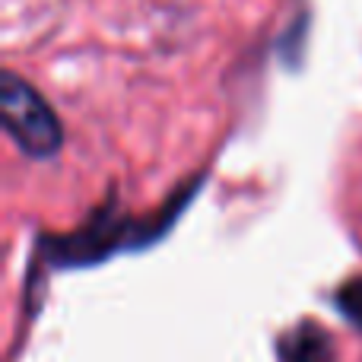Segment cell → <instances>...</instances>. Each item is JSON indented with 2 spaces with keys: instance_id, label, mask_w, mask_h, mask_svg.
Returning a JSON list of instances; mask_svg holds the SVG:
<instances>
[{
  "instance_id": "cell-1",
  "label": "cell",
  "mask_w": 362,
  "mask_h": 362,
  "mask_svg": "<svg viewBox=\"0 0 362 362\" xmlns=\"http://www.w3.org/2000/svg\"><path fill=\"white\" fill-rule=\"evenodd\" d=\"M204 187V175H197L191 185L172 194V200L156 210L153 216H131L118 206V200L102 204L80 229L67 235H42L35 242V264H45L48 270H83L108 261L118 251H144L169 235L175 219L187 210L194 194Z\"/></svg>"
},
{
  "instance_id": "cell-2",
  "label": "cell",
  "mask_w": 362,
  "mask_h": 362,
  "mask_svg": "<svg viewBox=\"0 0 362 362\" xmlns=\"http://www.w3.org/2000/svg\"><path fill=\"white\" fill-rule=\"evenodd\" d=\"M0 118L6 137L23 156L48 163L64 150V124L57 112L29 80L13 70H6L0 83Z\"/></svg>"
},
{
  "instance_id": "cell-3",
  "label": "cell",
  "mask_w": 362,
  "mask_h": 362,
  "mask_svg": "<svg viewBox=\"0 0 362 362\" xmlns=\"http://www.w3.org/2000/svg\"><path fill=\"white\" fill-rule=\"evenodd\" d=\"M280 362H337L334 340L318 321H299L276 340Z\"/></svg>"
},
{
  "instance_id": "cell-4",
  "label": "cell",
  "mask_w": 362,
  "mask_h": 362,
  "mask_svg": "<svg viewBox=\"0 0 362 362\" xmlns=\"http://www.w3.org/2000/svg\"><path fill=\"white\" fill-rule=\"evenodd\" d=\"M334 305H337V312L344 315L353 327H359L362 331V276L346 280L344 286L334 293Z\"/></svg>"
}]
</instances>
